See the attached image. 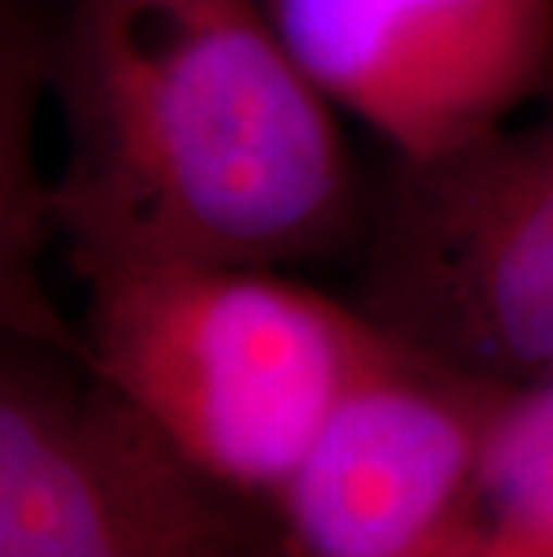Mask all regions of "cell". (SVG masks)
Segmentation results:
<instances>
[{
  "mask_svg": "<svg viewBox=\"0 0 553 557\" xmlns=\"http://www.w3.org/2000/svg\"><path fill=\"white\" fill-rule=\"evenodd\" d=\"M68 263H313L360 245L338 109L259 0H65L47 26Z\"/></svg>",
  "mask_w": 553,
  "mask_h": 557,
  "instance_id": "cell-1",
  "label": "cell"
},
{
  "mask_svg": "<svg viewBox=\"0 0 553 557\" xmlns=\"http://www.w3.org/2000/svg\"><path fill=\"white\" fill-rule=\"evenodd\" d=\"M84 360L209 475L274 507L352 388L399 349L331 295L269 267L101 259Z\"/></svg>",
  "mask_w": 553,
  "mask_h": 557,
  "instance_id": "cell-2",
  "label": "cell"
},
{
  "mask_svg": "<svg viewBox=\"0 0 553 557\" xmlns=\"http://www.w3.org/2000/svg\"><path fill=\"white\" fill-rule=\"evenodd\" d=\"M356 310L395 346L500 388L553 382V101L367 195Z\"/></svg>",
  "mask_w": 553,
  "mask_h": 557,
  "instance_id": "cell-3",
  "label": "cell"
},
{
  "mask_svg": "<svg viewBox=\"0 0 553 557\" xmlns=\"http://www.w3.org/2000/svg\"><path fill=\"white\" fill-rule=\"evenodd\" d=\"M0 557H288L277 511L209 475L84 357L0 360Z\"/></svg>",
  "mask_w": 553,
  "mask_h": 557,
  "instance_id": "cell-4",
  "label": "cell"
},
{
  "mask_svg": "<svg viewBox=\"0 0 553 557\" xmlns=\"http://www.w3.org/2000/svg\"><path fill=\"white\" fill-rule=\"evenodd\" d=\"M338 112L431 159L553 101V0H259Z\"/></svg>",
  "mask_w": 553,
  "mask_h": 557,
  "instance_id": "cell-5",
  "label": "cell"
},
{
  "mask_svg": "<svg viewBox=\"0 0 553 557\" xmlns=\"http://www.w3.org/2000/svg\"><path fill=\"white\" fill-rule=\"evenodd\" d=\"M503 393L399 346L341 399L277 493L285 554L450 557Z\"/></svg>",
  "mask_w": 553,
  "mask_h": 557,
  "instance_id": "cell-6",
  "label": "cell"
},
{
  "mask_svg": "<svg viewBox=\"0 0 553 557\" xmlns=\"http://www.w3.org/2000/svg\"><path fill=\"white\" fill-rule=\"evenodd\" d=\"M450 557H553V382L500 396Z\"/></svg>",
  "mask_w": 553,
  "mask_h": 557,
  "instance_id": "cell-7",
  "label": "cell"
}]
</instances>
